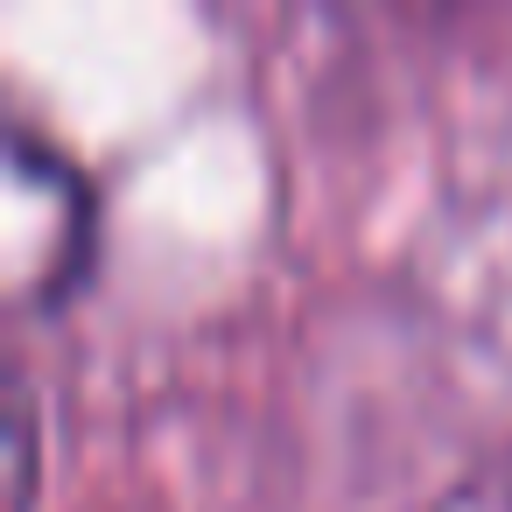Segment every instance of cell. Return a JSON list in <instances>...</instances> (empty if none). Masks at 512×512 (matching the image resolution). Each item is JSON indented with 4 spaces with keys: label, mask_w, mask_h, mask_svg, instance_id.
Masks as SVG:
<instances>
[{
    "label": "cell",
    "mask_w": 512,
    "mask_h": 512,
    "mask_svg": "<svg viewBox=\"0 0 512 512\" xmlns=\"http://www.w3.org/2000/svg\"><path fill=\"white\" fill-rule=\"evenodd\" d=\"M15 498H29V463H36V428H29V386L15 379Z\"/></svg>",
    "instance_id": "3"
},
{
    "label": "cell",
    "mask_w": 512,
    "mask_h": 512,
    "mask_svg": "<svg viewBox=\"0 0 512 512\" xmlns=\"http://www.w3.org/2000/svg\"><path fill=\"white\" fill-rule=\"evenodd\" d=\"M8 239H0V281L22 316H43L57 302H71V288L92 267L99 246V211H92V183L85 169L43 141L36 127H8V197H0Z\"/></svg>",
    "instance_id": "1"
},
{
    "label": "cell",
    "mask_w": 512,
    "mask_h": 512,
    "mask_svg": "<svg viewBox=\"0 0 512 512\" xmlns=\"http://www.w3.org/2000/svg\"><path fill=\"white\" fill-rule=\"evenodd\" d=\"M435 512H512V456H498V463H484V470H470Z\"/></svg>",
    "instance_id": "2"
}]
</instances>
